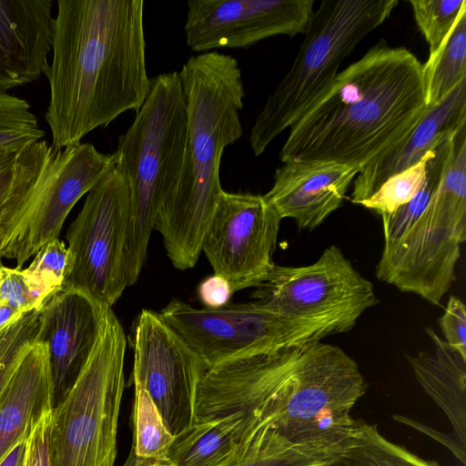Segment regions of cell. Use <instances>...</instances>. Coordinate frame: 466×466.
Instances as JSON below:
<instances>
[{"label":"cell","instance_id":"d6a6232c","mask_svg":"<svg viewBox=\"0 0 466 466\" xmlns=\"http://www.w3.org/2000/svg\"><path fill=\"white\" fill-rule=\"evenodd\" d=\"M50 297L24 268L0 266V304L26 313L43 307Z\"/></svg>","mask_w":466,"mask_h":466},{"label":"cell","instance_id":"8d00e7d4","mask_svg":"<svg viewBox=\"0 0 466 466\" xmlns=\"http://www.w3.org/2000/svg\"><path fill=\"white\" fill-rule=\"evenodd\" d=\"M29 149L30 147L11 156L0 165V217L6 197L27 159ZM1 245L2 236L0 230V250Z\"/></svg>","mask_w":466,"mask_h":466},{"label":"cell","instance_id":"3957f363","mask_svg":"<svg viewBox=\"0 0 466 466\" xmlns=\"http://www.w3.org/2000/svg\"><path fill=\"white\" fill-rule=\"evenodd\" d=\"M179 76L187 100V136L178 178L155 222L173 266L193 268L224 191L223 152L242 136L245 90L236 58L217 51L191 56Z\"/></svg>","mask_w":466,"mask_h":466},{"label":"cell","instance_id":"e0dca14e","mask_svg":"<svg viewBox=\"0 0 466 466\" xmlns=\"http://www.w3.org/2000/svg\"><path fill=\"white\" fill-rule=\"evenodd\" d=\"M360 168L324 161H286L276 170L264 195L281 218H293L300 228L319 226L343 203Z\"/></svg>","mask_w":466,"mask_h":466},{"label":"cell","instance_id":"cb8c5ba5","mask_svg":"<svg viewBox=\"0 0 466 466\" xmlns=\"http://www.w3.org/2000/svg\"><path fill=\"white\" fill-rule=\"evenodd\" d=\"M328 466H441L424 460L401 445L383 437L377 424L355 420L349 442L341 454Z\"/></svg>","mask_w":466,"mask_h":466},{"label":"cell","instance_id":"f1b7e54d","mask_svg":"<svg viewBox=\"0 0 466 466\" xmlns=\"http://www.w3.org/2000/svg\"><path fill=\"white\" fill-rule=\"evenodd\" d=\"M42 308L26 312L0 333V400L20 362L41 337Z\"/></svg>","mask_w":466,"mask_h":466},{"label":"cell","instance_id":"ac0fdd59","mask_svg":"<svg viewBox=\"0 0 466 466\" xmlns=\"http://www.w3.org/2000/svg\"><path fill=\"white\" fill-rule=\"evenodd\" d=\"M53 0H0V91L46 74L52 49Z\"/></svg>","mask_w":466,"mask_h":466},{"label":"cell","instance_id":"b9f144b4","mask_svg":"<svg viewBox=\"0 0 466 466\" xmlns=\"http://www.w3.org/2000/svg\"><path fill=\"white\" fill-rule=\"evenodd\" d=\"M1 265H3V264H2V262H1V260H0V266H1Z\"/></svg>","mask_w":466,"mask_h":466},{"label":"cell","instance_id":"d4e9b609","mask_svg":"<svg viewBox=\"0 0 466 466\" xmlns=\"http://www.w3.org/2000/svg\"><path fill=\"white\" fill-rule=\"evenodd\" d=\"M426 104L441 101L466 79V9H464L439 49L422 64Z\"/></svg>","mask_w":466,"mask_h":466},{"label":"cell","instance_id":"ba28073f","mask_svg":"<svg viewBox=\"0 0 466 466\" xmlns=\"http://www.w3.org/2000/svg\"><path fill=\"white\" fill-rule=\"evenodd\" d=\"M466 239V126L453 136L441 184L419 219L389 254L376 277L403 292L439 305L455 279Z\"/></svg>","mask_w":466,"mask_h":466},{"label":"cell","instance_id":"4316f807","mask_svg":"<svg viewBox=\"0 0 466 466\" xmlns=\"http://www.w3.org/2000/svg\"><path fill=\"white\" fill-rule=\"evenodd\" d=\"M135 386L133 410L135 454L143 459L159 462L165 460L174 436L167 429L163 419L147 392L139 385Z\"/></svg>","mask_w":466,"mask_h":466},{"label":"cell","instance_id":"30bf717a","mask_svg":"<svg viewBox=\"0 0 466 466\" xmlns=\"http://www.w3.org/2000/svg\"><path fill=\"white\" fill-rule=\"evenodd\" d=\"M364 392L359 366L347 353L309 342L278 395L273 427L295 443L344 441L355 420L350 410Z\"/></svg>","mask_w":466,"mask_h":466},{"label":"cell","instance_id":"52a82bcc","mask_svg":"<svg viewBox=\"0 0 466 466\" xmlns=\"http://www.w3.org/2000/svg\"><path fill=\"white\" fill-rule=\"evenodd\" d=\"M116 163L115 153H102L91 143L54 147L45 164L17 178L6 197L0 217L1 258L15 259V268L22 269L42 247L58 238L77 201Z\"/></svg>","mask_w":466,"mask_h":466},{"label":"cell","instance_id":"6da1fadb","mask_svg":"<svg viewBox=\"0 0 466 466\" xmlns=\"http://www.w3.org/2000/svg\"><path fill=\"white\" fill-rule=\"evenodd\" d=\"M50 96L45 119L51 144L66 148L137 111L150 86L146 67L143 0H57Z\"/></svg>","mask_w":466,"mask_h":466},{"label":"cell","instance_id":"7a4b0ae2","mask_svg":"<svg viewBox=\"0 0 466 466\" xmlns=\"http://www.w3.org/2000/svg\"><path fill=\"white\" fill-rule=\"evenodd\" d=\"M427 109L422 64L406 47L380 40L289 128L280 160L361 169L402 141Z\"/></svg>","mask_w":466,"mask_h":466},{"label":"cell","instance_id":"d590c367","mask_svg":"<svg viewBox=\"0 0 466 466\" xmlns=\"http://www.w3.org/2000/svg\"><path fill=\"white\" fill-rule=\"evenodd\" d=\"M198 292L201 302L206 308L210 309L226 306L233 294L228 281L216 274L203 280Z\"/></svg>","mask_w":466,"mask_h":466},{"label":"cell","instance_id":"f546056e","mask_svg":"<svg viewBox=\"0 0 466 466\" xmlns=\"http://www.w3.org/2000/svg\"><path fill=\"white\" fill-rule=\"evenodd\" d=\"M430 153L431 151L416 165L388 178L360 205L382 217L393 213L411 200L425 181Z\"/></svg>","mask_w":466,"mask_h":466},{"label":"cell","instance_id":"d6986e66","mask_svg":"<svg viewBox=\"0 0 466 466\" xmlns=\"http://www.w3.org/2000/svg\"><path fill=\"white\" fill-rule=\"evenodd\" d=\"M466 125V79L446 97L428 106L422 118L396 147L365 165L353 180L351 202L360 205L388 178L416 165Z\"/></svg>","mask_w":466,"mask_h":466},{"label":"cell","instance_id":"8fae6325","mask_svg":"<svg viewBox=\"0 0 466 466\" xmlns=\"http://www.w3.org/2000/svg\"><path fill=\"white\" fill-rule=\"evenodd\" d=\"M131 218L130 184L115 166L87 193L68 228L70 264L65 286L112 308L129 287L125 253Z\"/></svg>","mask_w":466,"mask_h":466},{"label":"cell","instance_id":"1f68e13d","mask_svg":"<svg viewBox=\"0 0 466 466\" xmlns=\"http://www.w3.org/2000/svg\"><path fill=\"white\" fill-rule=\"evenodd\" d=\"M69 252L64 241L56 238L42 247L25 269L49 296L65 284L69 272Z\"/></svg>","mask_w":466,"mask_h":466},{"label":"cell","instance_id":"9a60e30c","mask_svg":"<svg viewBox=\"0 0 466 466\" xmlns=\"http://www.w3.org/2000/svg\"><path fill=\"white\" fill-rule=\"evenodd\" d=\"M314 0H189L186 43L196 52L245 48L268 37L305 34Z\"/></svg>","mask_w":466,"mask_h":466},{"label":"cell","instance_id":"f35d334b","mask_svg":"<svg viewBox=\"0 0 466 466\" xmlns=\"http://www.w3.org/2000/svg\"><path fill=\"white\" fill-rule=\"evenodd\" d=\"M25 313L8 305L0 304V333Z\"/></svg>","mask_w":466,"mask_h":466},{"label":"cell","instance_id":"83f0119b","mask_svg":"<svg viewBox=\"0 0 466 466\" xmlns=\"http://www.w3.org/2000/svg\"><path fill=\"white\" fill-rule=\"evenodd\" d=\"M45 134L25 99L0 91V152L19 153Z\"/></svg>","mask_w":466,"mask_h":466},{"label":"cell","instance_id":"277c9868","mask_svg":"<svg viewBox=\"0 0 466 466\" xmlns=\"http://www.w3.org/2000/svg\"><path fill=\"white\" fill-rule=\"evenodd\" d=\"M187 136V100L179 73L150 78L148 94L119 137L116 167L129 181L132 218L125 253L128 285L138 279L158 211L175 186Z\"/></svg>","mask_w":466,"mask_h":466},{"label":"cell","instance_id":"4fadbf2b","mask_svg":"<svg viewBox=\"0 0 466 466\" xmlns=\"http://www.w3.org/2000/svg\"><path fill=\"white\" fill-rule=\"evenodd\" d=\"M281 219L262 195L222 192L201 251L233 292L258 287L269 276Z\"/></svg>","mask_w":466,"mask_h":466},{"label":"cell","instance_id":"9c48e42d","mask_svg":"<svg viewBox=\"0 0 466 466\" xmlns=\"http://www.w3.org/2000/svg\"><path fill=\"white\" fill-rule=\"evenodd\" d=\"M158 314L208 370L339 333L331 322L290 318L255 302L198 309L172 299Z\"/></svg>","mask_w":466,"mask_h":466},{"label":"cell","instance_id":"8992f818","mask_svg":"<svg viewBox=\"0 0 466 466\" xmlns=\"http://www.w3.org/2000/svg\"><path fill=\"white\" fill-rule=\"evenodd\" d=\"M126 346L122 325L110 308L88 360L53 408L52 466L115 465Z\"/></svg>","mask_w":466,"mask_h":466},{"label":"cell","instance_id":"603a6c76","mask_svg":"<svg viewBox=\"0 0 466 466\" xmlns=\"http://www.w3.org/2000/svg\"><path fill=\"white\" fill-rule=\"evenodd\" d=\"M240 427L238 413L195 421L174 437L165 466H224L238 447Z\"/></svg>","mask_w":466,"mask_h":466},{"label":"cell","instance_id":"74e56055","mask_svg":"<svg viewBox=\"0 0 466 466\" xmlns=\"http://www.w3.org/2000/svg\"><path fill=\"white\" fill-rule=\"evenodd\" d=\"M25 441L26 434L21 438L0 460V466H21L25 449Z\"/></svg>","mask_w":466,"mask_h":466},{"label":"cell","instance_id":"5b68a950","mask_svg":"<svg viewBox=\"0 0 466 466\" xmlns=\"http://www.w3.org/2000/svg\"><path fill=\"white\" fill-rule=\"evenodd\" d=\"M399 5L398 0H322L314 10L300 48L287 74L267 98L250 131L262 155L330 89L344 59Z\"/></svg>","mask_w":466,"mask_h":466},{"label":"cell","instance_id":"60d3db41","mask_svg":"<svg viewBox=\"0 0 466 466\" xmlns=\"http://www.w3.org/2000/svg\"><path fill=\"white\" fill-rule=\"evenodd\" d=\"M14 154H6L0 152V165H2L8 157L13 156Z\"/></svg>","mask_w":466,"mask_h":466},{"label":"cell","instance_id":"484cf974","mask_svg":"<svg viewBox=\"0 0 466 466\" xmlns=\"http://www.w3.org/2000/svg\"><path fill=\"white\" fill-rule=\"evenodd\" d=\"M453 136L444 139L431 151L425 181L413 198L393 213L381 217L384 235L381 255L389 254L399 245L430 204L449 163L452 152Z\"/></svg>","mask_w":466,"mask_h":466},{"label":"cell","instance_id":"836d02e7","mask_svg":"<svg viewBox=\"0 0 466 466\" xmlns=\"http://www.w3.org/2000/svg\"><path fill=\"white\" fill-rule=\"evenodd\" d=\"M52 410L44 413L28 428L21 466H52L50 454Z\"/></svg>","mask_w":466,"mask_h":466},{"label":"cell","instance_id":"2e32d148","mask_svg":"<svg viewBox=\"0 0 466 466\" xmlns=\"http://www.w3.org/2000/svg\"><path fill=\"white\" fill-rule=\"evenodd\" d=\"M108 309L83 291L65 285L44 304L40 339L48 346L55 404L88 360Z\"/></svg>","mask_w":466,"mask_h":466},{"label":"cell","instance_id":"44dd1931","mask_svg":"<svg viewBox=\"0 0 466 466\" xmlns=\"http://www.w3.org/2000/svg\"><path fill=\"white\" fill-rule=\"evenodd\" d=\"M433 351H420L407 360L424 391L449 420L456 442L465 451L466 360L431 328L426 329Z\"/></svg>","mask_w":466,"mask_h":466},{"label":"cell","instance_id":"5bb4252c","mask_svg":"<svg viewBox=\"0 0 466 466\" xmlns=\"http://www.w3.org/2000/svg\"><path fill=\"white\" fill-rule=\"evenodd\" d=\"M132 347L134 385L147 392L175 437L195 422L197 394L208 367L158 313L148 309L136 320Z\"/></svg>","mask_w":466,"mask_h":466},{"label":"cell","instance_id":"ab89813d","mask_svg":"<svg viewBox=\"0 0 466 466\" xmlns=\"http://www.w3.org/2000/svg\"><path fill=\"white\" fill-rule=\"evenodd\" d=\"M122 466H162L159 462L137 457L133 449Z\"/></svg>","mask_w":466,"mask_h":466},{"label":"cell","instance_id":"e575fe53","mask_svg":"<svg viewBox=\"0 0 466 466\" xmlns=\"http://www.w3.org/2000/svg\"><path fill=\"white\" fill-rule=\"evenodd\" d=\"M439 323L446 343L466 360V307L461 299L450 296Z\"/></svg>","mask_w":466,"mask_h":466},{"label":"cell","instance_id":"7c38bea8","mask_svg":"<svg viewBox=\"0 0 466 466\" xmlns=\"http://www.w3.org/2000/svg\"><path fill=\"white\" fill-rule=\"evenodd\" d=\"M253 298L258 305L290 318L331 322L339 333L351 329L378 303L372 283L335 245L313 264L275 265Z\"/></svg>","mask_w":466,"mask_h":466},{"label":"cell","instance_id":"4dcf8cb0","mask_svg":"<svg viewBox=\"0 0 466 466\" xmlns=\"http://www.w3.org/2000/svg\"><path fill=\"white\" fill-rule=\"evenodd\" d=\"M416 25L433 55L443 43L461 13L465 0H410Z\"/></svg>","mask_w":466,"mask_h":466},{"label":"cell","instance_id":"7402d4cb","mask_svg":"<svg viewBox=\"0 0 466 466\" xmlns=\"http://www.w3.org/2000/svg\"><path fill=\"white\" fill-rule=\"evenodd\" d=\"M349 438L300 444L289 441L271 426H266L242 440L234 456L224 466H328L345 450Z\"/></svg>","mask_w":466,"mask_h":466},{"label":"cell","instance_id":"ffe728a7","mask_svg":"<svg viewBox=\"0 0 466 466\" xmlns=\"http://www.w3.org/2000/svg\"><path fill=\"white\" fill-rule=\"evenodd\" d=\"M54 406L48 346L39 339L20 362L0 400V460Z\"/></svg>","mask_w":466,"mask_h":466}]
</instances>
